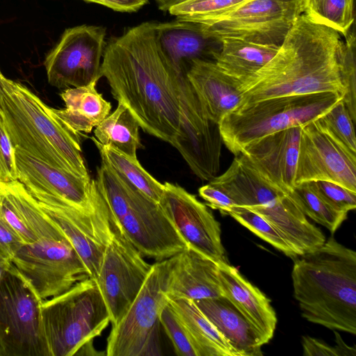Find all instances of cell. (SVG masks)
<instances>
[{"instance_id":"cell-3","label":"cell","mask_w":356,"mask_h":356,"mask_svg":"<svg viewBox=\"0 0 356 356\" xmlns=\"http://www.w3.org/2000/svg\"><path fill=\"white\" fill-rule=\"evenodd\" d=\"M296 257L291 277L294 297L307 321L356 334V252L333 236Z\"/></svg>"},{"instance_id":"cell-37","label":"cell","mask_w":356,"mask_h":356,"mask_svg":"<svg viewBox=\"0 0 356 356\" xmlns=\"http://www.w3.org/2000/svg\"><path fill=\"white\" fill-rule=\"evenodd\" d=\"M0 217L18 234L24 244H31L38 240L13 201L1 188Z\"/></svg>"},{"instance_id":"cell-6","label":"cell","mask_w":356,"mask_h":356,"mask_svg":"<svg viewBox=\"0 0 356 356\" xmlns=\"http://www.w3.org/2000/svg\"><path fill=\"white\" fill-rule=\"evenodd\" d=\"M342 99L339 93L323 92L275 97L242 106L220 121L222 142L238 155L262 137L317 120Z\"/></svg>"},{"instance_id":"cell-23","label":"cell","mask_w":356,"mask_h":356,"mask_svg":"<svg viewBox=\"0 0 356 356\" xmlns=\"http://www.w3.org/2000/svg\"><path fill=\"white\" fill-rule=\"evenodd\" d=\"M194 302L239 356L263 355L261 334L226 298Z\"/></svg>"},{"instance_id":"cell-34","label":"cell","mask_w":356,"mask_h":356,"mask_svg":"<svg viewBox=\"0 0 356 356\" xmlns=\"http://www.w3.org/2000/svg\"><path fill=\"white\" fill-rule=\"evenodd\" d=\"M341 54V76L345 88L342 99L354 123L356 121V65L355 34L347 33Z\"/></svg>"},{"instance_id":"cell-42","label":"cell","mask_w":356,"mask_h":356,"mask_svg":"<svg viewBox=\"0 0 356 356\" xmlns=\"http://www.w3.org/2000/svg\"><path fill=\"white\" fill-rule=\"evenodd\" d=\"M98 3L120 12H135L145 5L148 0H83Z\"/></svg>"},{"instance_id":"cell-45","label":"cell","mask_w":356,"mask_h":356,"mask_svg":"<svg viewBox=\"0 0 356 356\" xmlns=\"http://www.w3.org/2000/svg\"><path fill=\"white\" fill-rule=\"evenodd\" d=\"M10 262L5 261L2 259H0V280L5 272V270L8 268L10 265Z\"/></svg>"},{"instance_id":"cell-4","label":"cell","mask_w":356,"mask_h":356,"mask_svg":"<svg viewBox=\"0 0 356 356\" xmlns=\"http://www.w3.org/2000/svg\"><path fill=\"white\" fill-rule=\"evenodd\" d=\"M0 111L14 147L76 176L90 178L82 156L81 134L24 85L2 79Z\"/></svg>"},{"instance_id":"cell-20","label":"cell","mask_w":356,"mask_h":356,"mask_svg":"<svg viewBox=\"0 0 356 356\" xmlns=\"http://www.w3.org/2000/svg\"><path fill=\"white\" fill-rule=\"evenodd\" d=\"M15 148L17 180L26 189L56 195L87 207L90 204V178L76 176Z\"/></svg>"},{"instance_id":"cell-44","label":"cell","mask_w":356,"mask_h":356,"mask_svg":"<svg viewBox=\"0 0 356 356\" xmlns=\"http://www.w3.org/2000/svg\"><path fill=\"white\" fill-rule=\"evenodd\" d=\"M160 10L168 11L170 7L177 3L180 0H155Z\"/></svg>"},{"instance_id":"cell-28","label":"cell","mask_w":356,"mask_h":356,"mask_svg":"<svg viewBox=\"0 0 356 356\" xmlns=\"http://www.w3.org/2000/svg\"><path fill=\"white\" fill-rule=\"evenodd\" d=\"M91 139L97 147L101 159L106 161L119 175L140 192L159 203L164 184L160 183L140 165L138 159L131 158L113 147L101 144L95 137Z\"/></svg>"},{"instance_id":"cell-40","label":"cell","mask_w":356,"mask_h":356,"mask_svg":"<svg viewBox=\"0 0 356 356\" xmlns=\"http://www.w3.org/2000/svg\"><path fill=\"white\" fill-rule=\"evenodd\" d=\"M24 244L18 234L0 217V259L10 262Z\"/></svg>"},{"instance_id":"cell-25","label":"cell","mask_w":356,"mask_h":356,"mask_svg":"<svg viewBox=\"0 0 356 356\" xmlns=\"http://www.w3.org/2000/svg\"><path fill=\"white\" fill-rule=\"evenodd\" d=\"M184 325L197 356H239L195 302L188 298H168Z\"/></svg>"},{"instance_id":"cell-12","label":"cell","mask_w":356,"mask_h":356,"mask_svg":"<svg viewBox=\"0 0 356 356\" xmlns=\"http://www.w3.org/2000/svg\"><path fill=\"white\" fill-rule=\"evenodd\" d=\"M302 13L298 0H247L200 24L220 40L234 38L280 46Z\"/></svg>"},{"instance_id":"cell-24","label":"cell","mask_w":356,"mask_h":356,"mask_svg":"<svg viewBox=\"0 0 356 356\" xmlns=\"http://www.w3.org/2000/svg\"><path fill=\"white\" fill-rule=\"evenodd\" d=\"M97 83L65 89L60 94L65 108H53L64 123L80 134L90 133L110 114L112 108L111 102L97 90Z\"/></svg>"},{"instance_id":"cell-9","label":"cell","mask_w":356,"mask_h":356,"mask_svg":"<svg viewBox=\"0 0 356 356\" xmlns=\"http://www.w3.org/2000/svg\"><path fill=\"white\" fill-rule=\"evenodd\" d=\"M42 301L10 264L0 280V356H51Z\"/></svg>"},{"instance_id":"cell-31","label":"cell","mask_w":356,"mask_h":356,"mask_svg":"<svg viewBox=\"0 0 356 356\" xmlns=\"http://www.w3.org/2000/svg\"><path fill=\"white\" fill-rule=\"evenodd\" d=\"M227 215L291 258L298 257L282 234L260 214L243 207H232Z\"/></svg>"},{"instance_id":"cell-32","label":"cell","mask_w":356,"mask_h":356,"mask_svg":"<svg viewBox=\"0 0 356 356\" xmlns=\"http://www.w3.org/2000/svg\"><path fill=\"white\" fill-rule=\"evenodd\" d=\"M247 0H180L168 10L177 19L203 23Z\"/></svg>"},{"instance_id":"cell-17","label":"cell","mask_w":356,"mask_h":356,"mask_svg":"<svg viewBox=\"0 0 356 356\" xmlns=\"http://www.w3.org/2000/svg\"><path fill=\"white\" fill-rule=\"evenodd\" d=\"M301 127L262 137L240 153L264 178L287 193L295 186Z\"/></svg>"},{"instance_id":"cell-41","label":"cell","mask_w":356,"mask_h":356,"mask_svg":"<svg viewBox=\"0 0 356 356\" xmlns=\"http://www.w3.org/2000/svg\"><path fill=\"white\" fill-rule=\"evenodd\" d=\"M302 344L306 356H339L336 346L332 347L323 341L303 336Z\"/></svg>"},{"instance_id":"cell-46","label":"cell","mask_w":356,"mask_h":356,"mask_svg":"<svg viewBox=\"0 0 356 356\" xmlns=\"http://www.w3.org/2000/svg\"><path fill=\"white\" fill-rule=\"evenodd\" d=\"M298 1H299V2H300V5H301V7H302V6H303V3H304V2H305V0H298Z\"/></svg>"},{"instance_id":"cell-14","label":"cell","mask_w":356,"mask_h":356,"mask_svg":"<svg viewBox=\"0 0 356 356\" xmlns=\"http://www.w3.org/2000/svg\"><path fill=\"white\" fill-rule=\"evenodd\" d=\"M105 36L106 29L101 26L81 25L66 29L44 62L49 83L67 89L98 81Z\"/></svg>"},{"instance_id":"cell-35","label":"cell","mask_w":356,"mask_h":356,"mask_svg":"<svg viewBox=\"0 0 356 356\" xmlns=\"http://www.w3.org/2000/svg\"><path fill=\"white\" fill-rule=\"evenodd\" d=\"M160 323L177 355L197 356L184 325L169 303L161 312Z\"/></svg>"},{"instance_id":"cell-30","label":"cell","mask_w":356,"mask_h":356,"mask_svg":"<svg viewBox=\"0 0 356 356\" xmlns=\"http://www.w3.org/2000/svg\"><path fill=\"white\" fill-rule=\"evenodd\" d=\"M302 13L346 36L354 22L353 0H305Z\"/></svg>"},{"instance_id":"cell-1","label":"cell","mask_w":356,"mask_h":356,"mask_svg":"<svg viewBox=\"0 0 356 356\" xmlns=\"http://www.w3.org/2000/svg\"><path fill=\"white\" fill-rule=\"evenodd\" d=\"M100 73L145 132L175 147L202 181L217 176L223 143L219 125L207 116L187 74L161 51L155 22L111 41Z\"/></svg>"},{"instance_id":"cell-8","label":"cell","mask_w":356,"mask_h":356,"mask_svg":"<svg viewBox=\"0 0 356 356\" xmlns=\"http://www.w3.org/2000/svg\"><path fill=\"white\" fill-rule=\"evenodd\" d=\"M170 259L156 261L137 296L107 338V356L161 355L160 314L168 303Z\"/></svg>"},{"instance_id":"cell-33","label":"cell","mask_w":356,"mask_h":356,"mask_svg":"<svg viewBox=\"0 0 356 356\" xmlns=\"http://www.w3.org/2000/svg\"><path fill=\"white\" fill-rule=\"evenodd\" d=\"M316 122L324 131L356 154L355 123L342 99Z\"/></svg>"},{"instance_id":"cell-13","label":"cell","mask_w":356,"mask_h":356,"mask_svg":"<svg viewBox=\"0 0 356 356\" xmlns=\"http://www.w3.org/2000/svg\"><path fill=\"white\" fill-rule=\"evenodd\" d=\"M10 263L42 300L89 277L83 260L67 237L24 244Z\"/></svg>"},{"instance_id":"cell-10","label":"cell","mask_w":356,"mask_h":356,"mask_svg":"<svg viewBox=\"0 0 356 356\" xmlns=\"http://www.w3.org/2000/svg\"><path fill=\"white\" fill-rule=\"evenodd\" d=\"M26 191L47 217L66 236L83 260L89 277L95 280L104 251L109 214L108 205L95 179H91L90 204L87 207L44 192Z\"/></svg>"},{"instance_id":"cell-22","label":"cell","mask_w":356,"mask_h":356,"mask_svg":"<svg viewBox=\"0 0 356 356\" xmlns=\"http://www.w3.org/2000/svg\"><path fill=\"white\" fill-rule=\"evenodd\" d=\"M208 118L217 124L242 101L237 80L224 73L213 61L194 60L187 72Z\"/></svg>"},{"instance_id":"cell-47","label":"cell","mask_w":356,"mask_h":356,"mask_svg":"<svg viewBox=\"0 0 356 356\" xmlns=\"http://www.w3.org/2000/svg\"><path fill=\"white\" fill-rule=\"evenodd\" d=\"M4 77V76L3 75V74L1 73V70H0V83H1V81L2 80V79Z\"/></svg>"},{"instance_id":"cell-27","label":"cell","mask_w":356,"mask_h":356,"mask_svg":"<svg viewBox=\"0 0 356 356\" xmlns=\"http://www.w3.org/2000/svg\"><path fill=\"white\" fill-rule=\"evenodd\" d=\"M118 102L115 110L95 127V138L101 144L137 159V150L143 147L139 124L128 107L122 101Z\"/></svg>"},{"instance_id":"cell-2","label":"cell","mask_w":356,"mask_h":356,"mask_svg":"<svg viewBox=\"0 0 356 356\" xmlns=\"http://www.w3.org/2000/svg\"><path fill=\"white\" fill-rule=\"evenodd\" d=\"M343 45L338 31L302 13L274 57L238 81L242 101L237 108L281 96L332 92L343 97L340 64Z\"/></svg>"},{"instance_id":"cell-18","label":"cell","mask_w":356,"mask_h":356,"mask_svg":"<svg viewBox=\"0 0 356 356\" xmlns=\"http://www.w3.org/2000/svg\"><path fill=\"white\" fill-rule=\"evenodd\" d=\"M166 295L193 301L223 296L216 261L187 246L170 257Z\"/></svg>"},{"instance_id":"cell-15","label":"cell","mask_w":356,"mask_h":356,"mask_svg":"<svg viewBox=\"0 0 356 356\" xmlns=\"http://www.w3.org/2000/svg\"><path fill=\"white\" fill-rule=\"evenodd\" d=\"M316 181H331L356 193V154L316 120L301 127L295 186Z\"/></svg>"},{"instance_id":"cell-29","label":"cell","mask_w":356,"mask_h":356,"mask_svg":"<svg viewBox=\"0 0 356 356\" xmlns=\"http://www.w3.org/2000/svg\"><path fill=\"white\" fill-rule=\"evenodd\" d=\"M289 194L306 216L326 227L332 234L347 218V212L330 204L307 182L296 185Z\"/></svg>"},{"instance_id":"cell-19","label":"cell","mask_w":356,"mask_h":356,"mask_svg":"<svg viewBox=\"0 0 356 356\" xmlns=\"http://www.w3.org/2000/svg\"><path fill=\"white\" fill-rule=\"evenodd\" d=\"M159 47L177 70L187 74L194 60L215 62L222 40L207 33L201 24L177 19L156 23Z\"/></svg>"},{"instance_id":"cell-16","label":"cell","mask_w":356,"mask_h":356,"mask_svg":"<svg viewBox=\"0 0 356 356\" xmlns=\"http://www.w3.org/2000/svg\"><path fill=\"white\" fill-rule=\"evenodd\" d=\"M163 184L159 204L187 245L217 262L228 263L220 225L207 205L177 184Z\"/></svg>"},{"instance_id":"cell-7","label":"cell","mask_w":356,"mask_h":356,"mask_svg":"<svg viewBox=\"0 0 356 356\" xmlns=\"http://www.w3.org/2000/svg\"><path fill=\"white\" fill-rule=\"evenodd\" d=\"M42 315L51 356H73L101 335L111 322L96 282L88 277L42 303Z\"/></svg>"},{"instance_id":"cell-5","label":"cell","mask_w":356,"mask_h":356,"mask_svg":"<svg viewBox=\"0 0 356 356\" xmlns=\"http://www.w3.org/2000/svg\"><path fill=\"white\" fill-rule=\"evenodd\" d=\"M95 181L125 234L143 256L159 261L188 246L159 204L104 159L97 168Z\"/></svg>"},{"instance_id":"cell-39","label":"cell","mask_w":356,"mask_h":356,"mask_svg":"<svg viewBox=\"0 0 356 356\" xmlns=\"http://www.w3.org/2000/svg\"><path fill=\"white\" fill-rule=\"evenodd\" d=\"M198 193L199 195L205 200L207 205L211 209L220 211L223 215H227L229 211L236 206L228 195L209 182L201 186Z\"/></svg>"},{"instance_id":"cell-38","label":"cell","mask_w":356,"mask_h":356,"mask_svg":"<svg viewBox=\"0 0 356 356\" xmlns=\"http://www.w3.org/2000/svg\"><path fill=\"white\" fill-rule=\"evenodd\" d=\"M17 180L15 148L6 130L0 111V183Z\"/></svg>"},{"instance_id":"cell-43","label":"cell","mask_w":356,"mask_h":356,"mask_svg":"<svg viewBox=\"0 0 356 356\" xmlns=\"http://www.w3.org/2000/svg\"><path fill=\"white\" fill-rule=\"evenodd\" d=\"M336 337L337 348L339 351V356L355 355V348L348 347L342 340L341 336L334 330Z\"/></svg>"},{"instance_id":"cell-36","label":"cell","mask_w":356,"mask_h":356,"mask_svg":"<svg viewBox=\"0 0 356 356\" xmlns=\"http://www.w3.org/2000/svg\"><path fill=\"white\" fill-rule=\"evenodd\" d=\"M312 188L334 208L345 212L356 207V193L331 181L307 182Z\"/></svg>"},{"instance_id":"cell-11","label":"cell","mask_w":356,"mask_h":356,"mask_svg":"<svg viewBox=\"0 0 356 356\" xmlns=\"http://www.w3.org/2000/svg\"><path fill=\"white\" fill-rule=\"evenodd\" d=\"M151 267L109 208L105 248L95 281L106 302L112 325H116L127 312Z\"/></svg>"},{"instance_id":"cell-26","label":"cell","mask_w":356,"mask_h":356,"mask_svg":"<svg viewBox=\"0 0 356 356\" xmlns=\"http://www.w3.org/2000/svg\"><path fill=\"white\" fill-rule=\"evenodd\" d=\"M215 63L226 74L241 81L264 66L280 46L225 38Z\"/></svg>"},{"instance_id":"cell-21","label":"cell","mask_w":356,"mask_h":356,"mask_svg":"<svg viewBox=\"0 0 356 356\" xmlns=\"http://www.w3.org/2000/svg\"><path fill=\"white\" fill-rule=\"evenodd\" d=\"M223 296L256 328L264 344L273 338L277 319L270 300L241 275L235 267L219 262Z\"/></svg>"}]
</instances>
